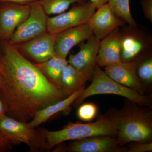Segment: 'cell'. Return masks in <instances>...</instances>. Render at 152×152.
I'll return each mask as SVG.
<instances>
[{
	"instance_id": "6da1fadb",
	"label": "cell",
	"mask_w": 152,
	"mask_h": 152,
	"mask_svg": "<svg viewBox=\"0 0 152 152\" xmlns=\"http://www.w3.org/2000/svg\"><path fill=\"white\" fill-rule=\"evenodd\" d=\"M0 97L9 116L28 123L66 97L15 45L0 40Z\"/></svg>"
},
{
	"instance_id": "7a4b0ae2",
	"label": "cell",
	"mask_w": 152,
	"mask_h": 152,
	"mask_svg": "<svg viewBox=\"0 0 152 152\" xmlns=\"http://www.w3.org/2000/svg\"><path fill=\"white\" fill-rule=\"evenodd\" d=\"M132 103L107 117L113 124L116 137L121 146L129 143L152 140L151 113Z\"/></svg>"
},
{
	"instance_id": "3957f363",
	"label": "cell",
	"mask_w": 152,
	"mask_h": 152,
	"mask_svg": "<svg viewBox=\"0 0 152 152\" xmlns=\"http://www.w3.org/2000/svg\"><path fill=\"white\" fill-rule=\"evenodd\" d=\"M48 151L69 140H81L98 135L116 136L115 129L107 117H102L93 123H76L68 124L58 131H50L42 129Z\"/></svg>"
},
{
	"instance_id": "277c9868",
	"label": "cell",
	"mask_w": 152,
	"mask_h": 152,
	"mask_svg": "<svg viewBox=\"0 0 152 152\" xmlns=\"http://www.w3.org/2000/svg\"><path fill=\"white\" fill-rule=\"evenodd\" d=\"M91 80V83L86 88H84L81 94L74 102L75 105H80L87 98L99 94L118 95L145 107L151 104L150 98L115 81L98 65L95 68Z\"/></svg>"
},
{
	"instance_id": "5b68a950",
	"label": "cell",
	"mask_w": 152,
	"mask_h": 152,
	"mask_svg": "<svg viewBox=\"0 0 152 152\" xmlns=\"http://www.w3.org/2000/svg\"><path fill=\"white\" fill-rule=\"evenodd\" d=\"M0 132L12 144H26L32 151H48L42 129L32 127L28 122L6 115L0 118Z\"/></svg>"
},
{
	"instance_id": "8992f818",
	"label": "cell",
	"mask_w": 152,
	"mask_h": 152,
	"mask_svg": "<svg viewBox=\"0 0 152 152\" xmlns=\"http://www.w3.org/2000/svg\"><path fill=\"white\" fill-rule=\"evenodd\" d=\"M27 18L17 28L8 41L14 45L22 43L47 31L48 15L39 1L30 4Z\"/></svg>"
},
{
	"instance_id": "52a82bcc",
	"label": "cell",
	"mask_w": 152,
	"mask_h": 152,
	"mask_svg": "<svg viewBox=\"0 0 152 152\" xmlns=\"http://www.w3.org/2000/svg\"><path fill=\"white\" fill-rule=\"evenodd\" d=\"M91 2L78 4L70 10L48 18L47 32L56 34L64 30L87 23L96 11Z\"/></svg>"
},
{
	"instance_id": "ba28073f",
	"label": "cell",
	"mask_w": 152,
	"mask_h": 152,
	"mask_svg": "<svg viewBox=\"0 0 152 152\" xmlns=\"http://www.w3.org/2000/svg\"><path fill=\"white\" fill-rule=\"evenodd\" d=\"M30 4L0 3V40L9 41L17 28L27 18Z\"/></svg>"
},
{
	"instance_id": "9c48e42d",
	"label": "cell",
	"mask_w": 152,
	"mask_h": 152,
	"mask_svg": "<svg viewBox=\"0 0 152 152\" xmlns=\"http://www.w3.org/2000/svg\"><path fill=\"white\" fill-rule=\"evenodd\" d=\"M56 34L46 32L22 43L15 45L22 54L36 61L44 62L56 56Z\"/></svg>"
},
{
	"instance_id": "30bf717a",
	"label": "cell",
	"mask_w": 152,
	"mask_h": 152,
	"mask_svg": "<svg viewBox=\"0 0 152 152\" xmlns=\"http://www.w3.org/2000/svg\"><path fill=\"white\" fill-rule=\"evenodd\" d=\"M64 151L69 152H121L127 151L120 145L115 136H92L71 142Z\"/></svg>"
},
{
	"instance_id": "8fae6325",
	"label": "cell",
	"mask_w": 152,
	"mask_h": 152,
	"mask_svg": "<svg viewBox=\"0 0 152 152\" xmlns=\"http://www.w3.org/2000/svg\"><path fill=\"white\" fill-rule=\"evenodd\" d=\"M101 40L93 35L86 43L80 44V50L75 54H71L68 64L83 73L92 80L96 66L97 57Z\"/></svg>"
},
{
	"instance_id": "7c38bea8",
	"label": "cell",
	"mask_w": 152,
	"mask_h": 152,
	"mask_svg": "<svg viewBox=\"0 0 152 152\" xmlns=\"http://www.w3.org/2000/svg\"><path fill=\"white\" fill-rule=\"evenodd\" d=\"M137 67L135 61H121L106 66L104 72L115 81L144 95L145 88L138 76Z\"/></svg>"
},
{
	"instance_id": "4fadbf2b",
	"label": "cell",
	"mask_w": 152,
	"mask_h": 152,
	"mask_svg": "<svg viewBox=\"0 0 152 152\" xmlns=\"http://www.w3.org/2000/svg\"><path fill=\"white\" fill-rule=\"evenodd\" d=\"M94 35L88 24H84L64 30L56 34V56L66 58L74 47Z\"/></svg>"
},
{
	"instance_id": "5bb4252c",
	"label": "cell",
	"mask_w": 152,
	"mask_h": 152,
	"mask_svg": "<svg viewBox=\"0 0 152 152\" xmlns=\"http://www.w3.org/2000/svg\"><path fill=\"white\" fill-rule=\"evenodd\" d=\"M90 18L88 23L93 35L101 40L123 24L122 19L113 12L107 3L101 6Z\"/></svg>"
},
{
	"instance_id": "9a60e30c",
	"label": "cell",
	"mask_w": 152,
	"mask_h": 152,
	"mask_svg": "<svg viewBox=\"0 0 152 152\" xmlns=\"http://www.w3.org/2000/svg\"><path fill=\"white\" fill-rule=\"evenodd\" d=\"M121 34L118 28L101 40L97 57V64L104 67L122 61Z\"/></svg>"
},
{
	"instance_id": "2e32d148",
	"label": "cell",
	"mask_w": 152,
	"mask_h": 152,
	"mask_svg": "<svg viewBox=\"0 0 152 152\" xmlns=\"http://www.w3.org/2000/svg\"><path fill=\"white\" fill-rule=\"evenodd\" d=\"M84 88H83L64 99L49 105L39 111L32 119L28 122L29 125L32 127L36 128L56 114L69 110L70 106L81 94Z\"/></svg>"
},
{
	"instance_id": "e0dca14e",
	"label": "cell",
	"mask_w": 152,
	"mask_h": 152,
	"mask_svg": "<svg viewBox=\"0 0 152 152\" xmlns=\"http://www.w3.org/2000/svg\"><path fill=\"white\" fill-rule=\"evenodd\" d=\"M91 80L88 76L68 64L63 71L60 88L66 97L85 88L86 83Z\"/></svg>"
},
{
	"instance_id": "ac0fdd59",
	"label": "cell",
	"mask_w": 152,
	"mask_h": 152,
	"mask_svg": "<svg viewBox=\"0 0 152 152\" xmlns=\"http://www.w3.org/2000/svg\"><path fill=\"white\" fill-rule=\"evenodd\" d=\"M68 64L66 58L55 56L46 61L34 64L50 81L60 88L63 71Z\"/></svg>"
},
{
	"instance_id": "d6986e66",
	"label": "cell",
	"mask_w": 152,
	"mask_h": 152,
	"mask_svg": "<svg viewBox=\"0 0 152 152\" xmlns=\"http://www.w3.org/2000/svg\"><path fill=\"white\" fill-rule=\"evenodd\" d=\"M142 49L140 42L132 37L122 38L121 45V59L122 61H130L134 58Z\"/></svg>"
},
{
	"instance_id": "ffe728a7",
	"label": "cell",
	"mask_w": 152,
	"mask_h": 152,
	"mask_svg": "<svg viewBox=\"0 0 152 152\" xmlns=\"http://www.w3.org/2000/svg\"><path fill=\"white\" fill-rule=\"evenodd\" d=\"M107 3L117 17L132 26H135V21L131 13L129 0H108Z\"/></svg>"
},
{
	"instance_id": "44dd1931",
	"label": "cell",
	"mask_w": 152,
	"mask_h": 152,
	"mask_svg": "<svg viewBox=\"0 0 152 152\" xmlns=\"http://www.w3.org/2000/svg\"><path fill=\"white\" fill-rule=\"evenodd\" d=\"M39 1L47 15H58L65 12L72 4L86 2L85 0H39Z\"/></svg>"
},
{
	"instance_id": "7402d4cb",
	"label": "cell",
	"mask_w": 152,
	"mask_h": 152,
	"mask_svg": "<svg viewBox=\"0 0 152 152\" xmlns=\"http://www.w3.org/2000/svg\"><path fill=\"white\" fill-rule=\"evenodd\" d=\"M97 106L93 103L82 104L77 111V116L79 119L83 121L89 122L96 118L97 114Z\"/></svg>"
},
{
	"instance_id": "603a6c76",
	"label": "cell",
	"mask_w": 152,
	"mask_h": 152,
	"mask_svg": "<svg viewBox=\"0 0 152 152\" xmlns=\"http://www.w3.org/2000/svg\"><path fill=\"white\" fill-rule=\"evenodd\" d=\"M139 79L142 83L150 84L152 82V59H148L142 62L137 67Z\"/></svg>"
},
{
	"instance_id": "cb8c5ba5",
	"label": "cell",
	"mask_w": 152,
	"mask_h": 152,
	"mask_svg": "<svg viewBox=\"0 0 152 152\" xmlns=\"http://www.w3.org/2000/svg\"><path fill=\"white\" fill-rule=\"evenodd\" d=\"M128 149V152H149L152 151V143L134 142Z\"/></svg>"
},
{
	"instance_id": "d4e9b609",
	"label": "cell",
	"mask_w": 152,
	"mask_h": 152,
	"mask_svg": "<svg viewBox=\"0 0 152 152\" xmlns=\"http://www.w3.org/2000/svg\"><path fill=\"white\" fill-rule=\"evenodd\" d=\"M141 4L145 17L152 22V0H142Z\"/></svg>"
},
{
	"instance_id": "484cf974",
	"label": "cell",
	"mask_w": 152,
	"mask_h": 152,
	"mask_svg": "<svg viewBox=\"0 0 152 152\" xmlns=\"http://www.w3.org/2000/svg\"><path fill=\"white\" fill-rule=\"evenodd\" d=\"M13 145L0 132V152L8 151L12 149Z\"/></svg>"
},
{
	"instance_id": "4316f807",
	"label": "cell",
	"mask_w": 152,
	"mask_h": 152,
	"mask_svg": "<svg viewBox=\"0 0 152 152\" xmlns=\"http://www.w3.org/2000/svg\"><path fill=\"white\" fill-rule=\"evenodd\" d=\"M39 0H0L1 3H12L19 4H30L34 2Z\"/></svg>"
},
{
	"instance_id": "83f0119b",
	"label": "cell",
	"mask_w": 152,
	"mask_h": 152,
	"mask_svg": "<svg viewBox=\"0 0 152 152\" xmlns=\"http://www.w3.org/2000/svg\"><path fill=\"white\" fill-rule=\"evenodd\" d=\"M107 1L108 0H90V1L93 3L96 9L107 3Z\"/></svg>"
},
{
	"instance_id": "f1b7e54d",
	"label": "cell",
	"mask_w": 152,
	"mask_h": 152,
	"mask_svg": "<svg viewBox=\"0 0 152 152\" xmlns=\"http://www.w3.org/2000/svg\"><path fill=\"white\" fill-rule=\"evenodd\" d=\"M7 115V110L4 102L0 97V118Z\"/></svg>"
}]
</instances>
